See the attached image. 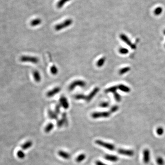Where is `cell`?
I'll return each instance as SVG.
<instances>
[{
	"label": "cell",
	"mask_w": 165,
	"mask_h": 165,
	"mask_svg": "<svg viewBox=\"0 0 165 165\" xmlns=\"http://www.w3.org/2000/svg\"><path fill=\"white\" fill-rule=\"evenodd\" d=\"M87 96L83 94H78L74 96V98L76 100H86Z\"/></svg>",
	"instance_id": "24"
},
{
	"label": "cell",
	"mask_w": 165,
	"mask_h": 165,
	"mask_svg": "<svg viewBox=\"0 0 165 165\" xmlns=\"http://www.w3.org/2000/svg\"><path fill=\"white\" fill-rule=\"evenodd\" d=\"M111 112L109 111L95 112L92 113L91 117L94 119H97L100 118H107L111 116Z\"/></svg>",
	"instance_id": "4"
},
{
	"label": "cell",
	"mask_w": 165,
	"mask_h": 165,
	"mask_svg": "<svg viewBox=\"0 0 165 165\" xmlns=\"http://www.w3.org/2000/svg\"><path fill=\"white\" fill-rule=\"evenodd\" d=\"M164 129L161 127H157V129L156 130V133H157L158 135H162L164 133Z\"/></svg>",
	"instance_id": "28"
},
{
	"label": "cell",
	"mask_w": 165,
	"mask_h": 165,
	"mask_svg": "<svg viewBox=\"0 0 165 165\" xmlns=\"http://www.w3.org/2000/svg\"><path fill=\"white\" fill-rule=\"evenodd\" d=\"M86 85V83L82 80H77L73 82L68 87V90L72 91L77 86L84 87Z\"/></svg>",
	"instance_id": "3"
},
{
	"label": "cell",
	"mask_w": 165,
	"mask_h": 165,
	"mask_svg": "<svg viewBox=\"0 0 165 165\" xmlns=\"http://www.w3.org/2000/svg\"><path fill=\"white\" fill-rule=\"evenodd\" d=\"M61 90V89L60 87H55L54 89L50 90L46 93V96L49 98L52 97L54 96L55 95H57V94L59 93Z\"/></svg>",
	"instance_id": "8"
},
{
	"label": "cell",
	"mask_w": 165,
	"mask_h": 165,
	"mask_svg": "<svg viewBox=\"0 0 165 165\" xmlns=\"http://www.w3.org/2000/svg\"><path fill=\"white\" fill-rule=\"evenodd\" d=\"M119 53L121 54L125 55L128 53V50L125 48H121L119 49Z\"/></svg>",
	"instance_id": "31"
},
{
	"label": "cell",
	"mask_w": 165,
	"mask_h": 165,
	"mask_svg": "<svg viewBox=\"0 0 165 165\" xmlns=\"http://www.w3.org/2000/svg\"><path fill=\"white\" fill-rule=\"evenodd\" d=\"M130 70V68L129 67H125V68H122L119 71V73L120 75H123L125 73H127Z\"/></svg>",
	"instance_id": "27"
},
{
	"label": "cell",
	"mask_w": 165,
	"mask_h": 165,
	"mask_svg": "<svg viewBox=\"0 0 165 165\" xmlns=\"http://www.w3.org/2000/svg\"><path fill=\"white\" fill-rule=\"evenodd\" d=\"M48 114L50 119L55 120L58 119V115H57L55 111H53L51 110H49L48 111Z\"/></svg>",
	"instance_id": "16"
},
{
	"label": "cell",
	"mask_w": 165,
	"mask_h": 165,
	"mask_svg": "<svg viewBox=\"0 0 165 165\" xmlns=\"http://www.w3.org/2000/svg\"><path fill=\"white\" fill-rule=\"evenodd\" d=\"M143 161L145 164H148L149 162L150 157V151L148 149H144L143 153Z\"/></svg>",
	"instance_id": "9"
},
{
	"label": "cell",
	"mask_w": 165,
	"mask_h": 165,
	"mask_svg": "<svg viewBox=\"0 0 165 165\" xmlns=\"http://www.w3.org/2000/svg\"><path fill=\"white\" fill-rule=\"evenodd\" d=\"M117 87H118V89L121 90L123 92H125V93H129L130 91V88L124 85L120 84L119 85H118Z\"/></svg>",
	"instance_id": "14"
},
{
	"label": "cell",
	"mask_w": 165,
	"mask_h": 165,
	"mask_svg": "<svg viewBox=\"0 0 165 165\" xmlns=\"http://www.w3.org/2000/svg\"><path fill=\"white\" fill-rule=\"evenodd\" d=\"M156 161L157 164L158 165H164V160H163L162 157H157Z\"/></svg>",
	"instance_id": "29"
},
{
	"label": "cell",
	"mask_w": 165,
	"mask_h": 165,
	"mask_svg": "<svg viewBox=\"0 0 165 165\" xmlns=\"http://www.w3.org/2000/svg\"><path fill=\"white\" fill-rule=\"evenodd\" d=\"M86 158V155L84 154H81L79 155L78 157L76 158V161L77 162H81L84 160H85Z\"/></svg>",
	"instance_id": "23"
},
{
	"label": "cell",
	"mask_w": 165,
	"mask_h": 165,
	"mask_svg": "<svg viewBox=\"0 0 165 165\" xmlns=\"http://www.w3.org/2000/svg\"><path fill=\"white\" fill-rule=\"evenodd\" d=\"M20 60L23 62H30L34 64L38 63L39 61L37 57L30 56H23L20 58Z\"/></svg>",
	"instance_id": "5"
},
{
	"label": "cell",
	"mask_w": 165,
	"mask_h": 165,
	"mask_svg": "<svg viewBox=\"0 0 165 165\" xmlns=\"http://www.w3.org/2000/svg\"><path fill=\"white\" fill-rule=\"evenodd\" d=\"M71 0H59L57 3V7L58 8H62L65 5L66 3L70 1Z\"/></svg>",
	"instance_id": "17"
},
{
	"label": "cell",
	"mask_w": 165,
	"mask_h": 165,
	"mask_svg": "<svg viewBox=\"0 0 165 165\" xmlns=\"http://www.w3.org/2000/svg\"><path fill=\"white\" fill-rule=\"evenodd\" d=\"M95 164L96 165H107L105 163L101 162V161H100V160H97L95 162Z\"/></svg>",
	"instance_id": "37"
},
{
	"label": "cell",
	"mask_w": 165,
	"mask_h": 165,
	"mask_svg": "<svg viewBox=\"0 0 165 165\" xmlns=\"http://www.w3.org/2000/svg\"><path fill=\"white\" fill-rule=\"evenodd\" d=\"M117 89H118L117 86H114L111 87H110L108 89H107L105 90V92L106 93H112L113 94L114 93L116 92Z\"/></svg>",
	"instance_id": "22"
},
{
	"label": "cell",
	"mask_w": 165,
	"mask_h": 165,
	"mask_svg": "<svg viewBox=\"0 0 165 165\" xmlns=\"http://www.w3.org/2000/svg\"><path fill=\"white\" fill-rule=\"evenodd\" d=\"M54 127V125L53 123H49L46 125V127L45 128V132L46 133H49L53 130V128Z\"/></svg>",
	"instance_id": "19"
},
{
	"label": "cell",
	"mask_w": 165,
	"mask_h": 165,
	"mask_svg": "<svg viewBox=\"0 0 165 165\" xmlns=\"http://www.w3.org/2000/svg\"><path fill=\"white\" fill-rule=\"evenodd\" d=\"M58 154L59 155L60 157H62V158L66 159V160H68L70 159V154L68 152L64 151L62 150H60L58 152Z\"/></svg>",
	"instance_id": "12"
},
{
	"label": "cell",
	"mask_w": 165,
	"mask_h": 165,
	"mask_svg": "<svg viewBox=\"0 0 165 165\" xmlns=\"http://www.w3.org/2000/svg\"><path fill=\"white\" fill-rule=\"evenodd\" d=\"M55 112L57 115H59L61 112V105L60 104H57L55 108Z\"/></svg>",
	"instance_id": "32"
},
{
	"label": "cell",
	"mask_w": 165,
	"mask_h": 165,
	"mask_svg": "<svg viewBox=\"0 0 165 165\" xmlns=\"http://www.w3.org/2000/svg\"><path fill=\"white\" fill-rule=\"evenodd\" d=\"M50 71H51V73L52 74V75H57V73H58V70L57 68L55 65H53L52 67L51 68H50Z\"/></svg>",
	"instance_id": "26"
},
{
	"label": "cell",
	"mask_w": 165,
	"mask_h": 165,
	"mask_svg": "<svg viewBox=\"0 0 165 165\" xmlns=\"http://www.w3.org/2000/svg\"><path fill=\"white\" fill-rule=\"evenodd\" d=\"M163 33H164V35H165V30H164V31H163Z\"/></svg>",
	"instance_id": "38"
},
{
	"label": "cell",
	"mask_w": 165,
	"mask_h": 165,
	"mask_svg": "<svg viewBox=\"0 0 165 165\" xmlns=\"http://www.w3.org/2000/svg\"><path fill=\"white\" fill-rule=\"evenodd\" d=\"M120 38L122 40V41L123 42H124L127 45L130 46V48L131 49H135L136 48V46L135 45L132 43L130 40L128 39L127 36L124 34H121L120 35Z\"/></svg>",
	"instance_id": "6"
},
{
	"label": "cell",
	"mask_w": 165,
	"mask_h": 165,
	"mask_svg": "<svg viewBox=\"0 0 165 165\" xmlns=\"http://www.w3.org/2000/svg\"><path fill=\"white\" fill-rule=\"evenodd\" d=\"M33 75L35 81L37 83H40L41 80V74L37 70H34L33 72Z\"/></svg>",
	"instance_id": "13"
},
{
	"label": "cell",
	"mask_w": 165,
	"mask_h": 165,
	"mask_svg": "<svg viewBox=\"0 0 165 165\" xmlns=\"http://www.w3.org/2000/svg\"><path fill=\"white\" fill-rule=\"evenodd\" d=\"M41 23H42L41 19L39 18H37L32 20L30 22V25L32 27H35L38 26L39 25H41Z\"/></svg>",
	"instance_id": "15"
},
{
	"label": "cell",
	"mask_w": 165,
	"mask_h": 165,
	"mask_svg": "<svg viewBox=\"0 0 165 165\" xmlns=\"http://www.w3.org/2000/svg\"><path fill=\"white\" fill-rule=\"evenodd\" d=\"M73 21L72 19H67L65 20L63 22L58 24L55 26V30L56 31H60L65 28L70 26L73 24Z\"/></svg>",
	"instance_id": "2"
},
{
	"label": "cell",
	"mask_w": 165,
	"mask_h": 165,
	"mask_svg": "<svg viewBox=\"0 0 165 165\" xmlns=\"http://www.w3.org/2000/svg\"><path fill=\"white\" fill-rule=\"evenodd\" d=\"M95 143L98 145L101 146L111 151H116L117 152L119 149V148L116 149L115 146L113 144L107 143L100 140H96L95 141Z\"/></svg>",
	"instance_id": "1"
},
{
	"label": "cell",
	"mask_w": 165,
	"mask_h": 165,
	"mask_svg": "<svg viewBox=\"0 0 165 165\" xmlns=\"http://www.w3.org/2000/svg\"><path fill=\"white\" fill-rule=\"evenodd\" d=\"M57 127H59V128L62 127L63 125H64L63 121H62V119L58 120L57 121Z\"/></svg>",
	"instance_id": "36"
},
{
	"label": "cell",
	"mask_w": 165,
	"mask_h": 165,
	"mask_svg": "<svg viewBox=\"0 0 165 165\" xmlns=\"http://www.w3.org/2000/svg\"><path fill=\"white\" fill-rule=\"evenodd\" d=\"M162 8L160 7H157V8H156L154 9V13L155 15L159 16V15H160V14H162Z\"/></svg>",
	"instance_id": "25"
},
{
	"label": "cell",
	"mask_w": 165,
	"mask_h": 165,
	"mask_svg": "<svg viewBox=\"0 0 165 165\" xmlns=\"http://www.w3.org/2000/svg\"><path fill=\"white\" fill-rule=\"evenodd\" d=\"M119 109V106H114L111 107V109H110V112L111 113H114L116 112V111H118Z\"/></svg>",
	"instance_id": "35"
},
{
	"label": "cell",
	"mask_w": 165,
	"mask_h": 165,
	"mask_svg": "<svg viewBox=\"0 0 165 165\" xmlns=\"http://www.w3.org/2000/svg\"><path fill=\"white\" fill-rule=\"evenodd\" d=\"M104 158L107 160H108L111 162H115L119 160V158L116 155H111V154H107L105 155Z\"/></svg>",
	"instance_id": "11"
},
{
	"label": "cell",
	"mask_w": 165,
	"mask_h": 165,
	"mask_svg": "<svg viewBox=\"0 0 165 165\" xmlns=\"http://www.w3.org/2000/svg\"><path fill=\"white\" fill-rule=\"evenodd\" d=\"M106 57H102L100 58V59L98 60L97 63H96V66L98 68H101L104 65L105 62H106Z\"/></svg>",
	"instance_id": "18"
},
{
	"label": "cell",
	"mask_w": 165,
	"mask_h": 165,
	"mask_svg": "<svg viewBox=\"0 0 165 165\" xmlns=\"http://www.w3.org/2000/svg\"><path fill=\"white\" fill-rule=\"evenodd\" d=\"M62 121H63L64 122V124L65 126H68V118H67V113H66L65 112H63L62 115Z\"/></svg>",
	"instance_id": "21"
},
{
	"label": "cell",
	"mask_w": 165,
	"mask_h": 165,
	"mask_svg": "<svg viewBox=\"0 0 165 165\" xmlns=\"http://www.w3.org/2000/svg\"><path fill=\"white\" fill-rule=\"evenodd\" d=\"M60 105L65 109L68 108L69 106L67 99L63 96H61L60 98Z\"/></svg>",
	"instance_id": "10"
},
{
	"label": "cell",
	"mask_w": 165,
	"mask_h": 165,
	"mask_svg": "<svg viewBox=\"0 0 165 165\" xmlns=\"http://www.w3.org/2000/svg\"><path fill=\"white\" fill-rule=\"evenodd\" d=\"M114 96L115 99V100H116V101L117 102H120L121 100V97L120 96V95H119L118 93L116 92L114 93Z\"/></svg>",
	"instance_id": "30"
},
{
	"label": "cell",
	"mask_w": 165,
	"mask_h": 165,
	"mask_svg": "<svg viewBox=\"0 0 165 165\" xmlns=\"http://www.w3.org/2000/svg\"><path fill=\"white\" fill-rule=\"evenodd\" d=\"M99 90L100 89L98 87L95 88L92 91L89 93V95L87 96L86 100L87 102H89L92 100V99L95 97V95L97 94L98 92H99Z\"/></svg>",
	"instance_id": "7"
},
{
	"label": "cell",
	"mask_w": 165,
	"mask_h": 165,
	"mask_svg": "<svg viewBox=\"0 0 165 165\" xmlns=\"http://www.w3.org/2000/svg\"><path fill=\"white\" fill-rule=\"evenodd\" d=\"M110 105V104L108 102H103L100 104V106L101 108H107Z\"/></svg>",
	"instance_id": "34"
},
{
	"label": "cell",
	"mask_w": 165,
	"mask_h": 165,
	"mask_svg": "<svg viewBox=\"0 0 165 165\" xmlns=\"http://www.w3.org/2000/svg\"><path fill=\"white\" fill-rule=\"evenodd\" d=\"M17 155L20 159H24L25 158V154L22 150H19L17 153Z\"/></svg>",
	"instance_id": "33"
},
{
	"label": "cell",
	"mask_w": 165,
	"mask_h": 165,
	"mask_svg": "<svg viewBox=\"0 0 165 165\" xmlns=\"http://www.w3.org/2000/svg\"><path fill=\"white\" fill-rule=\"evenodd\" d=\"M32 142L31 141H28L22 145L21 148L23 149H27L30 148L32 145Z\"/></svg>",
	"instance_id": "20"
}]
</instances>
